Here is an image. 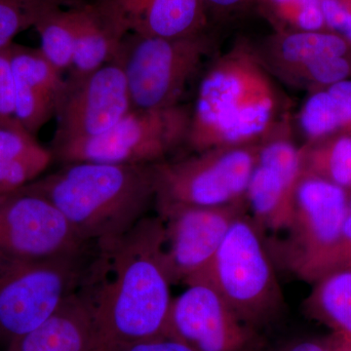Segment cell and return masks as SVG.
Segmentation results:
<instances>
[{
    "label": "cell",
    "mask_w": 351,
    "mask_h": 351,
    "mask_svg": "<svg viewBox=\"0 0 351 351\" xmlns=\"http://www.w3.org/2000/svg\"><path fill=\"white\" fill-rule=\"evenodd\" d=\"M160 217L143 218L99 249L86 287L94 306V351L165 336L172 297Z\"/></svg>",
    "instance_id": "6da1fadb"
},
{
    "label": "cell",
    "mask_w": 351,
    "mask_h": 351,
    "mask_svg": "<svg viewBox=\"0 0 351 351\" xmlns=\"http://www.w3.org/2000/svg\"><path fill=\"white\" fill-rule=\"evenodd\" d=\"M210 62L191 108L189 149L261 144L289 121L288 99L255 43L240 38Z\"/></svg>",
    "instance_id": "7a4b0ae2"
},
{
    "label": "cell",
    "mask_w": 351,
    "mask_h": 351,
    "mask_svg": "<svg viewBox=\"0 0 351 351\" xmlns=\"http://www.w3.org/2000/svg\"><path fill=\"white\" fill-rule=\"evenodd\" d=\"M27 186L51 201L99 249L130 232L156 198L154 164L69 163Z\"/></svg>",
    "instance_id": "3957f363"
},
{
    "label": "cell",
    "mask_w": 351,
    "mask_h": 351,
    "mask_svg": "<svg viewBox=\"0 0 351 351\" xmlns=\"http://www.w3.org/2000/svg\"><path fill=\"white\" fill-rule=\"evenodd\" d=\"M262 234L252 217L241 215L204 271L188 283L203 281L211 285L242 322L258 331L278 317L284 304Z\"/></svg>",
    "instance_id": "277c9868"
},
{
    "label": "cell",
    "mask_w": 351,
    "mask_h": 351,
    "mask_svg": "<svg viewBox=\"0 0 351 351\" xmlns=\"http://www.w3.org/2000/svg\"><path fill=\"white\" fill-rule=\"evenodd\" d=\"M98 253L47 260L0 254V338L9 343L47 320L87 283Z\"/></svg>",
    "instance_id": "5b68a950"
},
{
    "label": "cell",
    "mask_w": 351,
    "mask_h": 351,
    "mask_svg": "<svg viewBox=\"0 0 351 351\" xmlns=\"http://www.w3.org/2000/svg\"><path fill=\"white\" fill-rule=\"evenodd\" d=\"M216 47L210 29L182 38L126 36L115 59L125 75L132 108L162 110L182 104L189 82Z\"/></svg>",
    "instance_id": "8992f818"
},
{
    "label": "cell",
    "mask_w": 351,
    "mask_h": 351,
    "mask_svg": "<svg viewBox=\"0 0 351 351\" xmlns=\"http://www.w3.org/2000/svg\"><path fill=\"white\" fill-rule=\"evenodd\" d=\"M191 117V108L182 104L162 110L132 108L100 135L52 145L51 151L64 164H156L186 144Z\"/></svg>",
    "instance_id": "52a82bcc"
},
{
    "label": "cell",
    "mask_w": 351,
    "mask_h": 351,
    "mask_svg": "<svg viewBox=\"0 0 351 351\" xmlns=\"http://www.w3.org/2000/svg\"><path fill=\"white\" fill-rule=\"evenodd\" d=\"M260 145L207 149L175 162L154 164L157 209L244 202Z\"/></svg>",
    "instance_id": "ba28073f"
},
{
    "label": "cell",
    "mask_w": 351,
    "mask_h": 351,
    "mask_svg": "<svg viewBox=\"0 0 351 351\" xmlns=\"http://www.w3.org/2000/svg\"><path fill=\"white\" fill-rule=\"evenodd\" d=\"M82 239L51 201L29 186L0 195V254L25 260L84 255Z\"/></svg>",
    "instance_id": "9c48e42d"
},
{
    "label": "cell",
    "mask_w": 351,
    "mask_h": 351,
    "mask_svg": "<svg viewBox=\"0 0 351 351\" xmlns=\"http://www.w3.org/2000/svg\"><path fill=\"white\" fill-rule=\"evenodd\" d=\"M278 82L308 93L351 78V43L336 32H272L256 44Z\"/></svg>",
    "instance_id": "30bf717a"
},
{
    "label": "cell",
    "mask_w": 351,
    "mask_h": 351,
    "mask_svg": "<svg viewBox=\"0 0 351 351\" xmlns=\"http://www.w3.org/2000/svg\"><path fill=\"white\" fill-rule=\"evenodd\" d=\"M165 336L193 351H263L260 331L245 324L211 285L189 283L171 304Z\"/></svg>",
    "instance_id": "8fae6325"
},
{
    "label": "cell",
    "mask_w": 351,
    "mask_h": 351,
    "mask_svg": "<svg viewBox=\"0 0 351 351\" xmlns=\"http://www.w3.org/2000/svg\"><path fill=\"white\" fill-rule=\"evenodd\" d=\"M348 197L336 184L302 173L287 228V262L304 280L338 240L350 212Z\"/></svg>",
    "instance_id": "7c38bea8"
},
{
    "label": "cell",
    "mask_w": 351,
    "mask_h": 351,
    "mask_svg": "<svg viewBox=\"0 0 351 351\" xmlns=\"http://www.w3.org/2000/svg\"><path fill=\"white\" fill-rule=\"evenodd\" d=\"M248 211L246 201L225 206L158 208L165 232V262L172 284H188L204 271L233 221Z\"/></svg>",
    "instance_id": "4fadbf2b"
},
{
    "label": "cell",
    "mask_w": 351,
    "mask_h": 351,
    "mask_svg": "<svg viewBox=\"0 0 351 351\" xmlns=\"http://www.w3.org/2000/svg\"><path fill=\"white\" fill-rule=\"evenodd\" d=\"M131 108L125 75L117 59L89 75L66 78L52 145L100 135Z\"/></svg>",
    "instance_id": "5bb4252c"
},
{
    "label": "cell",
    "mask_w": 351,
    "mask_h": 351,
    "mask_svg": "<svg viewBox=\"0 0 351 351\" xmlns=\"http://www.w3.org/2000/svg\"><path fill=\"white\" fill-rule=\"evenodd\" d=\"M302 171L301 149L288 121L261 143L247 186V208L262 230H287Z\"/></svg>",
    "instance_id": "9a60e30c"
},
{
    "label": "cell",
    "mask_w": 351,
    "mask_h": 351,
    "mask_svg": "<svg viewBox=\"0 0 351 351\" xmlns=\"http://www.w3.org/2000/svg\"><path fill=\"white\" fill-rule=\"evenodd\" d=\"M122 38H182L210 29L202 0H95Z\"/></svg>",
    "instance_id": "2e32d148"
},
{
    "label": "cell",
    "mask_w": 351,
    "mask_h": 351,
    "mask_svg": "<svg viewBox=\"0 0 351 351\" xmlns=\"http://www.w3.org/2000/svg\"><path fill=\"white\" fill-rule=\"evenodd\" d=\"M10 58L15 119L36 136L53 117H56L66 80L39 49L13 43Z\"/></svg>",
    "instance_id": "e0dca14e"
},
{
    "label": "cell",
    "mask_w": 351,
    "mask_h": 351,
    "mask_svg": "<svg viewBox=\"0 0 351 351\" xmlns=\"http://www.w3.org/2000/svg\"><path fill=\"white\" fill-rule=\"evenodd\" d=\"M95 318L86 286L71 295L47 320L9 341L6 351H94Z\"/></svg>",
    "instance_id": "ac0fdd59"
},
{
    "label": "cell",
    "mask_w": 351,
    "mask_h": 351,
    "mask_svg": "<svg viewBox=\"0 0 351 351\" xmlns=\"http://www.w3.org/2000/svg\"><path fill=\"white\" fill-rule=\"evenodd\" d=\"M54 159L17 120L0 123V195L38 180Z\"/></svg>",
    "instance_id": "d6986e66"
},
{
    "label": "cell",
    "mask_w": 351,
    "mask_h": 351,
    "mask_svg": "<svg viewBox=\"0 0 351 351\" xmlns=\"http://www.w3.org/2000/svg\"><path fill=\"white\" fill-rule=\"evenodd\" d=\"M75 23V48L69 77L89 75L115 59L124 38L94 2L73 5Z\"/></svg>",
    "instance_id": "ffe728a7"
},
{
    "label": "cell",
    "mask_w": 351,
    "mask_h": 351,
    "mask_svg": "<svg viewBox=\"0 0 351 351\" xmlns=\"http://www.w3.org/2000/svg\"><path fill=\"white\" fill-rule=\"evenodd\" d=\"M313 284L304 311L351 345V265L325 272Z\"/></svg>",
    "instance_id": "44dd1931"
},
{
    "label": "cell",
    "mask_w": 351,
    "mask_h": 351,
    "mask_svg": "<svg viewBox=\"0 0 351 351\" xmlns=\"http://www.w3.org/2000/svg\"><path fill=\"white\" fill-rule=\"evenodd\" d=\"M298 122L306 142L351 133V78L311 92Z\"/></svg>",
    "instance_id": "7402d4cb"
},
{
    "label": "cell",
    "mask_w": 351,
    "mask_h": 351,
    "mask_svg": "<svg viewBox=\"0 0 351 351\" xmlns=\"http://www.w3.org/2000/svg\"><path fill=\"white\" fill-rule=\"evenodd\" d=\"M302 173L351 191V133H339L300 147Z\"/></svg>",
    "instance_id": "603a6c76"
},
{
    "label": "cell",
    "mask_w": 351,
    "mask_h": 351,
    "mask_svg": "<svg viewBox=\"0 0 351 351\" xmlns=\"http://www.w3.org/2000/svg\"><path fill=\"white\" fill-rule=\"evenodd\" d=\"M34 27L40 38L39 50L43 56L62 73L71 69L75 48L73 5L46 9Z\"/></svg>",
    "instance_id": "cb8c5ba5"
},
{
    "label": "cell",
    "mask_w": 351,
    "mask_h": 351,
    "mask_svg": "<svg viewBox=\"0 0 351 351\" xmlns=\"http://www.w3.org/2000/svg\"><path fill=\"white\" fill-rule=\"evenodd\" d=\"M254 7L274 32L328 31L321 0H255Z\"/></svg>",
    "instance_id": "d4e9b609"
},
{
    "label": "cell",
    "mask_w": 351,
    "mask_h": 351,
    "mask_svg": "<svg viewBox=\"0 0 351 351\" xmlns=\"http://www.w3.org/2000/svg\"><path fill=\"white\" fill-rule=\"evenodd\" d=\"M59 0H0V49L9 47L21 32L34 27L41 14Z\"/></svg>",
    "instance_id": "484cf974"
},
{
    "label": "cell",
    "mask_w": 351,
    "mask_h": 351,
    "mask_svg": "<svg viewBox=\"0 0 351 351\" xmlns=\"http://www.w3.org/2000/svg\"><path fill=\"white\" fill-rule=\"evenodd\" d=\"M351 265V211L346 217L338 240L309 276V282L330 270Z\"/></svg>",
    "instance_id": "4316f807"
},
{
    "label": "cell",
    "mask_w": 351,
    "mask_h": 351,
    "mask_svg": "<svg viewBox=\"0 0 351 351\" xmlns=\"http://www.w3.org/2000/svg\"><path fill=\"white\" fill-rule=\"evenodd\" d=\"M16 120L10 46L0 49V123Z\"/></svg>",
    "instance_id": "83f0119b"
},
{
    "label": "cell",
    "mask_w": 351,
    "mask_h": 351,
    "mask_svg": "<svg viewBox=\"0 0 351 351\" xmlns=\"http://www.w3.org/2000/svg\"><path fill=\"white\" fill-rule=\"evenodd\" d=\"M321 8L328 31L351 43V0H321Z\"/></svg>",
    "instance_id": "f1b7e54d"
},
{
    "label": "cell",
    "mask_w": 351,
    "mask_h": 351,
    "mask_svg": "<svg viewBox=\"0 0 351 351\" xmlns=\"http://www.w3.org/2000/svg\"><path fill=\"white\" fill-rule=\"evenodd\" d=\"M112 351H193L177 339L169 337L144 339L119 346Z\"/></svg>",
    "instance_id": "f546056e"
},
{
    "label": "cell",
    "mask_w": 351,
    "mask_h": 351,
    "mask_svg": "<svg viewBox=\"0 0 351 351\" xmlns=\"http://www.w3.org/2000/svg\"><path fill=\"white\" fill-rule=\"evenodd\" d=\"M255 0H202L208 16L217 18H226L228 16L244 12L254 7Z\"/></svg>",
    "instance_id": "4dcf8cb0"
},
{
    "label": "cell",
    "mask_w": 351,
    "mask_h": 351,
    "mask_svg": "<svg viewBox=\"0 0 351 351\" xmlns=\"http://www.w3.org/2000/svg\"><path fill=\"white\" fill-rule=\"evenodd\" d=\"M335 343L336 337L331 334L327 338L294 339L274 351H334Z\"/></svg>",
    "instance_id": "1f68e13d"
},
{
    "label": "cell",
    "mask_w": 351,
    "mask_h": 351,
    "mask_svg": "<svg viewBox=\"0 0 351 351\" xmlns=\"http://www.w3.org/2000/svg\"><path fill=\"white\" fill-rule=\"evenodd\" d=\"M335 336V335H334ZM336 337V343H335L334 351H351L350 343H346L343 339Z\"/></svg>",
    "instance_id": "d6a6232c"
},
{
    "label": "cell",
    "mask_w": 351,
    "mask_h": 351,
    "mask_svg": "<svg viewBox=\"0 0 351 351\" xmlns=\"http://www.w3.org/2000/svg\"><path fill=\"white\" fill-rule=\"evenodd\" d=\"M60 1L64 2L66 5H73V4L80 3V0H60Z\"/></svg>",
    "instance_id": "836d02e7"
},
{
    "label": "cell",
    "mask_w": 351,
    "mask_h": 351,
    "mask_svg": "<svg viewBox=\"0 0 351 351\" xmlns=\"http://www.w3.org/2000/svg\"><path fill=\"white\" fill-rule=\"evenodd\" d=\"M348 203H350V210L351 211V191L350 193V197H348Z\"/></svg>",
    "instance_id": "e575fe53"
},
{
    "label": "cell",
    "mask_w": 351,
    "mask_h": 351,
    "mask_svg": "<svg viewBox=\"0 0 351 351\" xmlns=\"http://www.w3.org/2000/svg\"><path fill=\"white\" fill-rule=\"evenodd\" d=\"M0 339H1V338H0Z\"/></svg>",
    "instance_id": "d590c367"
}]
</instances>
